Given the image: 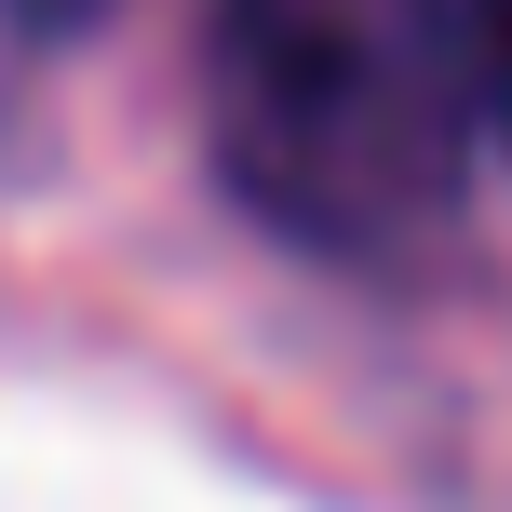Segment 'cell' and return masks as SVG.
Segmentation results:
<instances>
[{
  "instance_id": "6da1fadb",
  "label": "cell",
  "mask_w": 512,
  "mask_h": 512,
  "mask_svg": "<svg viewBox=\"0 0 512 512\" xmlns=\"http://www.w3.org/2000/svg\"><path fill=\"white\" fill-rule=\"evenodd\" d=\"M216 162L324 256H418L472 189V0H216Z\"/></svg>"
},
{
  "instance_id": "7a4b0ae2",
  "label": "cell",
  "mask_w": 512,
  "mask_h": 512,
  "mask_svg": "<svg viewBox=\"0 0 512 512\" xmlns=\"http://www.w3.org/2000/svg\"><path fill=\"white\" fill-rule=\"evenodd\" d=\"M472 68H486V108L512 135V0H472Z\"/></svg>"
},
{
  "instance_id": "3957f363",
  "label": "cell",
  "mask_w": 512,
  "mask_h": 512,
  "mask_svg": "<svg viewBox=\"0 0 512 512\" xmlns=\"http://www.w3.org/2000/svg\"><path fill=\"white\" fill-rule=\"evenodd\" d=\"M0 14H14V27H27V41H68V27H95V14H108V0H0Z\"/></svg>"
}]
</instances>
